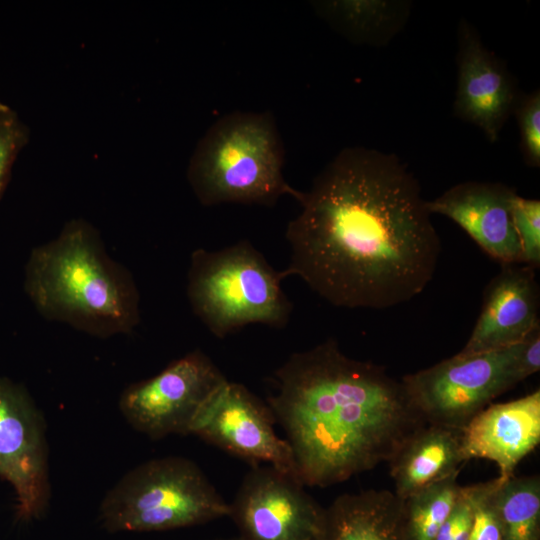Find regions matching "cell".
Listing matches in <instances>:
<instances>
[{
    "mask_svg": "<svg viewBox=\"0 0 540 540\" xmlns=\"http://www.w3.org/2000/svg\"><path fill=\"white\" fill-rule=\"evenodd\" d=\"M276 271L248 240L190 257L187 297L212 335L223 339L250 324L284 328L292 303Z\"/></svg>",
    "mask_w": 540,
    "mask_h": 540,
    "instance_id": "cell-5",
    "label": "cell"
},
{
    "mask_svg": "<svg viewBox=\"0 0 540 540\" xmlns=\"http://www.w3.org/2000/svg\"><path fill=\"white\" fill-rule=\"evenodd\" d=\"M462 430L426 423L397 450L390 474L394 494L404 500L459 473L466 463L461 452Z\"/></svg>",
    "mask_w": 540,
    "mask_h": 540,
    "instance_id": "cell-16",
    "label": "cell"
},
{
    "mask_svg": "<svg viewBox=\"0 0 540 540\" xmlns=\"http://www.w3.org/2000/svg\"><path fill=\"white\" fill-rule=\"evenodd\" d=\"M285 232L298 276L328 303L387 309L423 292L441 240L421 186L395 154L342 149L298 201Z\"/></svg>",
    "mask_w": 540,
    "mask_h": 540,
    "instance_id": "cell-1",
    "label": "cell"
},
{
    "mask_svg": "<svg viewBox=\"0 0 540 540\" xmlns=\"http://www.w3.org/2000/svg\"><path fill=\"white\" fill-rule=\"evenodd\" d=\"M453 475L402 501V518L408 540H435L461 490Z\"/></svg>",
    "mask_w": 540,
    "mask_h": 540,
    "instance_id": "cell-20",
    "label": "cell"
},
{
    "mask_svg": "<svg viewBox=\"0 0 540 540\" xmlns=\"http://www.w3.org/2000/svg\"><path fill=\"white\" fill-rule=\"evenodd\" d=\"M226 380L211 358L195 349L127 386L119 409L132 428L152 440L189 435L202 406Z\"/></svg>",
    "mask_w": 540,
    "mask_h": 540,
    "instance_id": "cell-8",
    "label": "cell"
},
{
    "mask_svg": "<svg viewBox=\"0 0 540 540\" xmlns=\"http://www.w3.org/2000/svg\"><path fill=\"white\" fill-rule=\"evenodd\" d=\"M24 290L43 318L98 338L131 334L140 323L133 276L84 219L66 222L54 239L31 250Z\"/></svg>",
    "mask_w": 540,
    "mask_h": 540,
    "instance_id": "cell-3",
    "label": "cell"
},
{
    "mask_svg": "<svg viewBox=\"0 0 540 540\" xmlns=\"http://www.w3.org/2000/svg\"><path fill=\"white\" fill-rule=\"evenodd\" d=\"M539 324V286L535 269L504 264L485 288L479 317L464 347L473 354L524 341Z\"/></svg>",
    "mask_w": 540,
    "mask_h": 540,
    "instance_id": "cell-14",
    "label": "cell"
},
{
    "mask_svg": "<svg viewBox=\"0 0 540 540\" xmlns=\"http://www.w3.org/2000/svg\"><path fill=\"white\" fill-rule=\"evenodd\" d=\"M520 134V152L524 163L540 167V90L521 93L513 110Z\"/></svg>",
    "mask_w": 540,
    "mask_h": 540,
    "instance_id": "cell-22",
    "label": "cell"
},
{
    "mask_svg": "<svg viewBox=\"0 0 540 540\" xmlns=\"http://www.w3.org/2000/svg\"><path fill=\"white\" fill-rule=\"evenodd\" d=\"M229 503L201 468L181 456L141 463L103 497L99 520L111 533L157 532L229 517Z\"/></svg>",
    "mask_w": 540,
    "mask_h": 540,
    "instance_id": "cell-6",
    "label": "cell"
},
{
    "mask_svg": "<svg viewBox=\"0 0 540 540\" xmlns=\"http://www.w3.org/2000/svg\"><path fill=\"white\" fill-rule=\"evenodd\" d=\"M284 148L273 115L235 111L217 119L190 158L187 179L203 206L222 203L273 206L303 191L282 172Z\"/></svg>",
    "mask_w": 540,
    "mask_h": 540,
    "instance_id": "cell-4",
    "label": "cell"
},
{
    "mask_svg": "<svg viewBox=\"0 0 540 540\" xmlns=\"http://www.w3.org/2000/svg\"><path fill=\"white\" fill-rule=\"evenodd\" d=\"M499 483L495 506L503 540H540V479L515 477Z\"/></svg>",
    "mask_w": 540,
    "mask_h": 540,
    "instance_id": "cell-19",
    "label": "cell"
},
{
    "mask_svg": "<svg viewBox=\"0 0 540 540\" xmlns=\"http://www.w3.org/2000/svg\"><path fill=\"white\" fill-rule=\"evenodd\" d=\"M266 399L305 486L328 487L389 462L426 424L401 381L345 355L337 341L293 353Z\"/></svg>",
    "mask_w": 540,
    "mask_h": 540,
    "instance_id": "cell-2",
    "label": "cell"
},
{
    "mask_svg": "<svg viewBox=\"0 0 540 540\" xmlns=\"http://www.w3.org/2000/svg\"><path fill=\"white\" fill-rule=\"evenodd\" d=\"M473 523V504L468 486H461L459 496L435 540H468Z\"/></svg>",
    "mask_w": 540,
    "mask_h": 540,
    "instance_id": "cell-25",
    "label": "cell"
},
{
    "mask_svg": "<svg viewBox=\"0 0 540 540\" xmlns=\"http://www.w3.org/2000/svg\"><path fill=\"white\" fill-rule=\"evenodd\" d=\"M216 540H241L238 536L233 538H227V539H216Z\"/></svg>",
    "mask_w": 540,
    "mask_h": 540,
    "instance_id": "cell-27",
    "label": "cell"
},
{
    "mask_svg": "<svg viewBox=\"0 0 540 540\" xmlns=\"http://www.w3.org/2000/svg\"><path fill=\"white\" fill-rule=\"evenodd\" d=\"M498 478L468 486L473 504V523L468 540H503L495 506Z\"/></svg>",
    "mask_w": 540,
    "mask_h": 540,
    "instance_id": "cell-24",
    "label": "cell"
},
{
    "mask_svg": "<svg viewBox=\"0 0 540 540\" xmlns=\"http://www.w3.org/2000/svg\"><path fill=\"white\" fill-rule=\"evenodd\" d=\"M457 35L454 114L497 142L521 92L505 62L486 48L467 20H460Z\"/></svg>",
    "mask_w": 540,
    "mask_h": 540,
    "instance_id": "cell-12",
    "label": "cell"
},
{
    "mask_svg": "<svg viewBox=\"0 0 540 540\" xmlns=\"http://www.w3.org/2000/svg\"><path fill=\"white\" fill-rule=\"evenodd\" d=\"M0 478L15 491L17 521L44 515L51 495L45 419L24 385L2 376Z\"/></svg>",
    "mask_w": 540,
    "mask_h": 540,
    "instance_id": "cell-9",
    "label": "cell"
},
{
    "mask_svg": "<svg viewBox=\"0 0 540 540\" xmlns=\"http://www.w3.org/2000/svg\"><path fill=\"white\" fill-rule=\"evenodd\" d=\"M323 540H408L402 501L387 490L343 494L326 509Z\"/></svg>",
    "mask_w": 540,
    "mask_h": 540,
    "instance_id": "cell-17",
    "label": "cell"
},
{
    "mask_svg": "<svg viewBox=\"0 0 540 540\" xmlns=\"http://www.w3.org/2000/svg\"><path fill=\"white\" fill-rule=\"evenodd\" d=\"M229 506L241 540H323L326 509L271 466L251 467Z\"/></svg>",
    "mask_w": 540,
    "mask_h": 540,
    "instance_id": "cell-11",
    "label": "cell"
},
{
    "mask_svg": "<svg viewBox=\"0 0 540 540\" xmlns=\"http://www.w3.org/2000/svg\"><path fill=\"white\" fill-rule=\"evenodd\" d=\"M521 343L461 354L405 375L401 382L413 407L429 424L462 430L490 402L523 381Z\"/></svg>",
    "mask_w": 540,
    "mask_h": 540,
    "instance_id": "cell-7",
    "label": "cell"
},
{
    "mask_svg": "<svg viewBox=\"0 0 540 540\" xmlns=\"http://www.w3.org/2000/svg\"><path fill=\"white\" fill-rule=\"evenodd\" d=\"M540 442V391L508 402L488 405L462 429L465 462L487 459L499 469L501 482L514 476L520 461Z\"/></svg>",
    "mask_w": 540,
    "mask_h": 540,
    "instance_id": "cell-15",
    "label": "cell"
},
{
    "mask_svg": "<svg viewBox=\"0 0 540 540\" xmlns=\"http://www.w3.org/2000/svg\"><path fill=\"white\" fill-rule=\"evenodd\" d=\"M519 369L523 379L540 369V328L533 331L521 344Z\"/></svg>",
    "mask_w": 540,
    "mask_h": 540,
    "instance_id": "cell-26",
    "label": "cell"
},
{
    "mask_svg": "<svg viewBox=\"0 0 540 540\" xmlns=\"http://www.w3.org/2000/svg\"><path fill=\"white\" fill-rule=\"evenodd\" d=\"M275 423L266 402L244 385L226 380L202 406L190 434L251 467L265 464L298 479L291 447L276 434Z\"/></svg>",
    "mask_w": 540,
    "mask_h": 540,
    "instance_id": "cell-10",
    "label": "cell"
},
{
    "mask_svg": "<svg viewBox=\"0 0 540 540\" xmlns=\"http://www.w3.org/2000/svg\"><path fill=\"white\" fill-rule=\"evenodd\" d=\"M517 196L515 188L501 182L465 181L427 201V208L459 225L502 265L519 264L521 247L513 221Z\"/></svg>",
    "mask_w": 540,
    "mask_h": 540,
    "instance_id": "cell-13",
    "label": "cell"
},
{
    "mask_svg": "<svg viewBox=\"0 0 540 540\" xmlns=\"http://www.w3.org/2000/svg\"><path fill=\"white\" fill-rule=\"evenodd\" d=\"M316 14L352 43L388 44L405 26L411 4L399 0L313 1Z\"/></svg>",
    "mask_w": 540,
    "mask_h": 540,
    "instance_id": "cell-18",
    "label": "cell"
},
{
    "mask_svg": "<svg viewBox=\"0 0 540 540\" xmlns=\"http://www.w3.org/2000/svg\"><path fill=\"white\" fill-rule=\"evenodd\" d=\"M513 221L521 247V263L534 269L540 265V200L517 196Z\"/></svg>",
    "mask_w": 540,
    "mask_h": 540,
    "instance_id": "cell-23",
    "label": "cell"
},
{
    "mask_svg": "<svg viewBox=\"0 0 540 540\" xmlns=\"http://www.w3.org/2000/svg\"><path fill=\"white\" fill-rule=\"evenodd\" d=\"M29 128L18 113L0 102V199L19 153L29 142Z\"/></svg>",
    "mask_w": 540,
    "mask_h": 540,
    "instance_id": "cell-21",
    "label": "cell"
}]
</instances>
